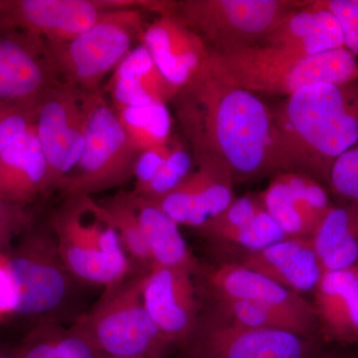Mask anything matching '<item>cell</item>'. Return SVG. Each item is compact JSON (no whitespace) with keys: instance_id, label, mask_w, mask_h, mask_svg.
I'll use <instances>...</instances> for the list:
<instances>
[{"instance_id":"cell-41","label":"cell","mask_w":358,"mask_h":358,"mask_svg":"<svg viewBox=\"0 0 358 358\" xmlns=\"http://www.w3.org/2000/svg\"><path fill=\"white\" fill-rule=\"evenodd\" d=\"M317 358H348V357H339V355H320L319 357Z\"/></svg>"},{"instance_id":"cell-3","label":"cell","mask_w":358,"mask_h":358,"mask_svg":"<svg viewBox=\"0 0 358 358\" xmlns=\"http://www.w3.org/2000/svg\"><path fill=\"white\" fill-rule=\"evenodd\" d=\"M206 62L226 81L256 95L287 98L310 85L358 82L357 57L346 48L312 56L265 44L230 52L208 49Z\"/></svg>"},{"instance_id":"cell-9","label":"cell","mask_w":358,"mask_h":358,"mask_svg":"<svg viewBox=\"0 0 358 358\" xmlns=\"http://www.w3.org/2000/svg\"><path fill=\"white\" fill-rule=\"evenodd\" d=\"M183 358H317L319 341L282 329H254L228 319L216 308L200 313L179 346Z\"/></svg>"},{"instance_id":"cell-32","label":"cell","mask_w":358,"mask_h":358,"mask_svg":"<svg viewBox=\"0 0 358 358\" xmlns=\"http://www.w3.org/2000/svg\"><path fill=\"white\" fill-rule=\"evenodd\" d=\"M329 192L341 203L358 202V143L334 162Z\"/></svg>"},{"instance_id":"cell-43","label":"cell","mask_w":358,"mask_h":358,"mask_svg":"<svg viewBox=\"0 0 358 358\" xmlns=\"http://www.w3.org/2000/svg\"><path fill=\"white\" fill-rule=\"evenodd\" d=\"M353 272L355 273V275H357L358 280V265L355 266V267L352 268Z\"/></svg>"},{"instance_id":"cell-28","label":"cell","mask_w":358,"mask_h":358,"mask_svg":"<svg viewBox=\"0 0 358 358\" xmlns=\"http://www.w3.org/2000/svg\"><path fill=\"white\" fill-rule=\"evenodd\" d=\"M212 300V307L228 319L234 320L242 326L254 329H282L319 341V329L317 327L282 310L253 301L226 299Z\"/></svg>"},{"instance_id":"cell-36","label":"cell","mask_w":358,"mask_h":358,"mask_svg":"<svg viewBox=\"0 0 358 358\" xmlns=\"http://www.w3.org/2000/svg\"><path fill=\"white\" fill-rule=\"evenodd\" d=\"M171 150V141L169 145L150 148L138 155L134 166V176L136 178V188L148 183L164 164Z\"/></svg>"},{"instance_id":"cell-16","label":"cell","mask_w":358,"mask_h":358,"mask_svg":"<svg viewBox=\"0 0 358 358\" xmlns=\"http://www.w3.org/2000/svg\"><path fill=\"white\" fill-rule=\"evenodd\" d=\"M193 275L186 268L155 267L143 277V301L148 313L160 331L178 346L192 333L201 313Z\"/></svg>"},{"instance_id":"cell-2","label":"cell","mask_w":358,"mask_h":358,"mask_svg":"<svg viewBox=\"0 0 358 358\" xmlns=\"http://www.w3.org/2000/svg\"><path fill=\"white\" fill-rule=\"evenodd\" d=\"M271 109L288 171L329 190L334 162L358 143V82L310 85Z\"/></svg>"},{"instance_id":"cell-1","label":"cell","mask_w":358,"mask_h":358,"mask_svg":"<svg viewBox=\"0 0 358 358\" xmlns=\"http://www.w3.org/2000/svg\"><path fill=\"white\" fill-rule=\"evenodd\" d=\"M171 103L194 164L217 162L234 182L288 171L271 107L219 76L206 60Z\"/></svg>"},{"instance_id":"cell-7","label":"cell","mask_w":358,"mask_h":358,"mask_svg":"<svg viewBox=\"0 0 358 358\" xmlns=\"http://www.w3.org/2000/svg\"><path fill=\"white\" fill-rule=\"evenodd\" d=\"M134 150L103 90L86 94V133L74 171L58 186L68 199L91 197L124 185L134 176Z\"/></svg>"},{"instance_id":"cell-13","label":"cell","mask_w":358,"mask_h":358,"mask_svg":"<svg viewBox=\"0 0 358 358\" xmlns=\"http://www.w3.org/2000/svg\"><path fill=\"white\" fill-rule=\"evenodd\" d=\"M326 186L308 174H275L258 196L287 238H312L334 203Z\"/></svg>"},{"instance_id":"cell-40","label":"cell","mask_w":358,"mask_h":358,"mask_svg":"<svg viewBox=\"0 0 358 358\" xmlns=\"http://www.w3.org/2000/svg\"><path fill=\"white\" fill-rule=\"evenodd\" d=\"M7 1H8V0H0V15H1L2 11L6 8Z\"/></svg>"},{"instance_id":"cell-19","label":"cell","mask_w":358,"mask_h":358,"mask_svg":"<svg viewBox=\"0 0 358 358\" xmlns=\"http://www.w3.org/2000/svg\"><path fill=\"white\" fill-rule=\"evenodd\" d=\"M141 41L176 93L208 56V47L202 39L174 15L159 16L145 27Z\"/></svg>"},{"instance_id":"cell-26","label":"cell","mask_w":358,"mask_h":358,"mask_svg":"<svg viewBox=\"0 0 358 358\" xmlns=\"http://www.w3.org/2000/svg\"><path fill=\"white\" fill-rule=\"evenodd\" d=\"M131 194L152 268H181L196 273L199 263L188 249L178 224L152 202L134 192Z\"/></svg>"},{"instance_id":"cell-25","label":"cell","mask_w":358,"mask_h":358,"mask_svg":"<svg viewBox=\"0 0 358 358\" xmlns=\"http://www.w3.org/2000/svg\"><path fill=\"white\" fill-rule=\"evenodd\" d=\"M310 240L324 272L358 265V202L334 204Z\"/></svg>"},{"instance_id":"cell-34","label":"cell","mask_w":358,"mask_h":358,"mask_svg":"<svg viewBox=\"0 0 358 358\" xmlns=\"http://www.w3.org/2000/svg\"><path fill=\"white\" fill-rule=\"evenodd\" d=\"M59 358H101L103 353L86 336L75 329L56 333Z\"/></svg>"},{"instance_id":"cell-23","label":"cell","mask_w":358,"mask_h":358,"mask_svg":"<svg viewBox=\"0 0 358 358\" xmlns=\"http://www.w3.org/2000/svg\"><path fill=\"white\" fill-rule=\"evenodd\" d=\"M106 90L114 110L152 103L167 105L178 94L141 43L131 49L115 68Z\"/></svg>"},{"instance_id":"cell-10","label":"cell","mask_w":358,"mask_h":358,"mask_svg":"<svg viewBox=\"0 0 358 358\" xmlns=\"http://www.w3.org/2000/svg\"><path fill=\"white\" fill-rule=\"evenodd\" d=\"M6 257L15 288L14 315H48L64 303L71 275L59 255L55 238L44 231L27 229Z\"/></svg>"},{"instance_id":"cell-31","label":"cell","mask_w":358,"mask_h":358,"mask_svg":"<svg viewBox=\"0 0 358 358\" xmlns=\"http://www.w3.org/2000/svg\"><path fill=\"white\" fill-rule=\"evenodd\" d=\"M38 103L0 105V154L34 126Z\"/></svg>"},{"instance_id":"cell-18","label":"cell","mask_w":358,"mask_h":358,"mask_svg":"<svg viewBox=\"0 0 358 358\" xmlns=\"http://www.w3.org/2000/svg\"><path fill=\"white\" fill-rule=\"evenodd\" d=\"M213 246L235 249L240 255L260 251L285 239L258 195L236 197L225 210L195 230Z\"/></svg>"},{"instance_id":"cell-11","label":"cell","mask_w":358,"mask_h":358,"mask_svg":"<svg viewBox=\"0 0 358 358\" xmlns=\"http://www.w3.org/2000/svg\"><path fill=\"white\" fill-rule=\"evenodd\" d=\"M35 129L48 167L47 192L58 189L83 152L86 94L62 82L52 87L39 100Z\"/></svg>"},{"instance_id":"cell-35","label":"cell","mask_w":358,"mask_h":358,"mask_svg":"<svg viewBox=\"0 0 358 358\" xmlns=\"http://www.w3.org/2000/svg\"><path fill=\"white\" fill-rule=\"evenodd\" d=\"M56 333L47 327H38L28 334L16 348L20 358H59Z\"/></svg>"},{"instance_id":"cell-5","label":"cell","mask_w":358,"mask_h":358,"mask_svg":"<svg viewBox=\"0 0 358 358\" xmlns=\"http://www.w3.org/2000/svg\"><path fill=\"white\" fill-rule=\"evenodd\" d=\"M143 11L115 9L76 38L47 44L52 65L62 83L85 94L102 91L101 84L114 72L145 31Z\"/></svg>"},{"instance_id":"cell-4","label":"cell","mask_w":358,"mask_h":358,"mask_svg":"<svg viewBox=\"0 0 358 358\" xmlns=\"http://www.w3.org/2000/svg\"><path fill=\"white\" fill-rule=\"evenodd\" d=\"M53 228L59 255L73 278L107 289L127 279L131 265L121 238L92 197L68 199Z\"/></svg>"},{"instance_id":"cell-38","label":"cell","mask_w":358,"mask_h":358,"mask_svg":"<svg viewBox=\"0 0 358 358\" xmlns=\"http://www.w3.org/2000/svg\"><path fill=\"white\" fill-rule=\"evenodd\" d=\"M16 294L13 277L7 267L6 254L0 253V319L14 315Z\"/></svg>"},{"instance_id":"cell-37","label":"cell","mask_w":358,"mask_h":358,"mask_svg":"<svg viewBox=\"0 0 358 358\" xmlns=\"http://www.w3.org/2000/svg\"><path fill=\"white\" fill-rule=\"evenodd\" d=\"M29 228L24 207L0 199V237L10 243L14 237Z\"/></svg>"},{"instance_id":"cell-12","label":"cell","mask_w":358,"mask_h":358,"mask_svg":"<svg viewBox=\"0 0 358 358\" xmlns=\"http://www.w3.org/2000/svg\"><path fill=\"white\" fill-rule=\"evenodd\" d=\"M59 83L45 40L0 22V105L38 103Z\"/></svg>"},{"instance_id":"cell-42","label":"cell","mask_w":358,"mask_h":358,"mask_svg":"<svg viewBox=\"0 0 358 358\" xmlns=\"http://www.w3.org/2000/svg\"><path fill=\"white\" fill-rule=\"evenodd\" d=\"M101 358H143V357H115V355H103Z\"/></svg>"},{"instance_id":"cell-33","label":"cell","mask_w":358,"mask_h":358,"mask_svg":"<svg viewBox=\"0 0 358 358\" xmlns=\"http://www.w3.org/2000/svg\"><path fill=\"white\" fill-rule=\"evenodd\" d=\"M315 2L338 18L345 48L358 57V0H319Z\"/></svg>"},{"instance_id":"cell-17","label":"cell","mask_w":358,"mask_h":358,"mask_svg":"<svg viewBox=\"0 0 358 358\" xmlns=\"http://www.w3.org/2000/svg\"><path fill=\"white\" fill-rule=\"evenodd\" d=\"M205 281L212 299L261 303L294 315L319 329L310 301L241 264L233 261L219 264L205 274Z\"/></svg>"},{"instance_id":"cell-30","label":"cell","mask_w":358,"mask_h":358,"mask_svg":"<svg viewBox=\"0 0 358 358\" xmlns=\"http://www.w3.org/2000/svg\"><path fill=\"white\" fill-rule=\"evenodd\" d=\"M194 162L192 152L179 141H171V150L154 178L145 185L134 188V194L150 200L159 199L185 180L192 171Z\"/></svg>"},{"instance_id":"cell-15","label":"cell","mask_w":358,"mask_h":358,"mask_svg":"<svg viewBox=\"0 0 358 358\" xmlns=\"http://www.w3.org/2000/svg\"><path fill=\"white\" fill-rule=\"evenodd\" d=\"M107 11L103 0H8L0 22L41 37L47 44L64 43Z\"/></svg>"},{"instance_id":"cell-29","label":"cell","mask_w":358,"mask_h":358,"mask_svg":"<svg viewBox=\"0 0 358 358\" xmlns=\"http://www.w3.org/2000/svg\"><path fill=\"white\" fill-rule=\"evenodd\" d=\"M99 204L106 218L117 230L126 252L128 251L129 255L148 272L152 268V258L143 236L131 192L117 193L112 199Z\"/></svg>"},{"instance_id":"cell-39","label":"cell","mask_w":358,"mask_h":358,"mask_svg":"<svg viewBox=\"0 0 358 358\" xmlns=\"http://www.w3.org/2000/svg\"><path fill=\"white\" fill-rule=\"evenodd\" d=\"M0 358H20L17 350L15 348H8V346L0 343Z\"/></svg>"},{"instance_id":"cell-14","label":"cell","mask_w":358,"mask_h":358,"mask_svg":"<svg viewBox=\"0 0 358 358\" xmlns=\"http://www.w3.org/2000/svg\"><path fill=\"white\" fill-rule=\"evenodd\" d=\"M234 183L227 167L203 160L195 162V169L171 192L150 202L179 226L196 230L236 199Z\"/></svg>"},{"instance_id":"cell-20","label":"cell","mask_w":358,"mask_h":358,"mask_svg":"<svg viewBox=\"0 0 358 358\" xmlns=\"http://www.w3.org/2000/svg\"><path fill=\"white\" fill-rule=\"evenodd\" d=\"M233 262L301 296L313 293L324 274L310 238H285L260 251L238 256Z\"/></svg>"},{"instance_id":"cell-21","label":"cell","mask_w":358,"mask_h":358,"mask_svg":"<svg viewBox=\"0 0 358 358\" xmlns=\"http://www.w3.org/2000/svg\"><path fill=\"white\" fill-rule=\"evenodd\" d=\"M313 294L320 338L358 345V280L352 268L324 272Z\"/></svg>"},{"instance_id":"cell-6","label":"cell","mask_w":358,"mask_h":358,"mask_svg":"<svg viewBox=\"0 0 358 358\" xmlns=\"http://www.w3.org/2000/svg\"><path fill=\"white\" fill-rule=\"evenodd\" d=\"M145 273L108 289L96 307L73 327L86 336L103 355L164 358L173 345L143 303Z\"/></svg>"},{"instance_id":"cell-24","label":"cell","mask_w":358,"mask_h":358,"mask_svg":"<svg viewBox=\"0 0 358 358\" xmlns=\"http://www.w3.org/2000/svg\"><path fill=\"white\" fill-rule=\"evenodd\" d=\"M48 167L35 124L0 154V199L11 203H31L47 192Z\"/></svg>"},{"instance_id":"cell-8","label":"cell","mask_w":358,"mask_h":358,"mask_svg":"<svg viewBox=\"0 0 358 358\" xmlns=\"http://www.w3.org/2000/svg\"><path fill=\"white\" fill-rule=\"evenodd\" d=\"M306 1L176 0L174 16L212 51L230 52L262 43L287 14Z\"/></svg>"},{"instance_id":"cell-27","label":"cell","mask_w":358,"mask_h":358,"mask_svg":"<svg viewBox=\"0 0 358 358\" xmlns=\"http://www.w3.org/2000/svg\"><path fill=\"white\" fill-rule=\"evenodd\" d=\"M129 143L136 152L169 145L171 119L167 105L160 103L115 110Z\"/></svg>"},{"instance_id":"cell-22","label":"cell","mask_w":358,"mask_h":358,"mask_svg":"<svg viewBox=\"0 0 358 358\" xmlns=\"http://www.w3.org/2000/svg\"><path fill=\"white\" fill-rule=\"evenodd\" d=\"M261 44L307 56L345 48L338 18L315 1L287 14Z\"/></svg>"}]
</instances>
